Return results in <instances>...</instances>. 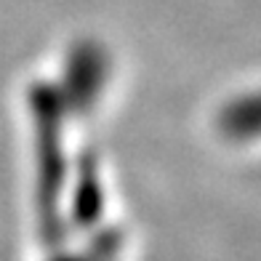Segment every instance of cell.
Instances as JSON below:
<instances>
[{
  "mask_svg": "<svg viewBox=\"0 0 261 261\" xmlns=\"http://www.w3.org/2000/svg\"><path fill=\"white\" fill-rule=\"evenodd\" d=\"M110 80V56L99 43H77L64 62V107L72 115H88L99 104Z\"/></svg>",
  "mask_w": 261,
  "mask_h": 261,
  "instance_id": "cell-1",
  "label": "cell"
},
{
  "mask_svg": "<svg viewBox=\"0 0 261 261\" xmlns=\"http://www.w3.org/2000/svg\"><path fill=\"white\" fill-rule=\"evenodd\" d=\"M219 130L232 141L261 139V91L240 93L219 112Z\"/></svg>",
  "mask_w": 261,
  "mask_h": 261,
  "instance_id": "cell-2",
  "label": "cell"
}]
</instances>
